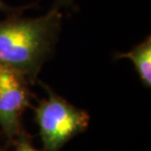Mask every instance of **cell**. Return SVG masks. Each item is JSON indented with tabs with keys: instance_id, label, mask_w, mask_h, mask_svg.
Masks as SVG:
<instances>
[{
	"instance_id": "2",
	"label": "cell",
	"mask_w": 151,
	"mask_h": 151,
	"mask_svg": "<svg viewBox=\"0 0 151 151\" xmlns=\"http://www.w3.org/2000/svg\"><path fill=\"white\" fill-rule=\"evenodd\" d=\"M40 137L47 151H59L69 139L86 129L89 115L49 90L35 109Z\"/></svg>"
},
{
	"instance_id": "6",
	"label": "cell",
	"mask_w": 151,
	"mask_h": 151,
	"mask_svg": "<svg viewBox=\"0 0 151 151\" xmlns=\"http://www.w3.org/2000/svg\"><path fill=\"white\" fill-rule=\"evenodd\" d=\"M75 0H54L53 7H56L61 10V8H72L74 5Z\"/></svg>"
},
{
	"instance_id": "4",
	"label": "cell",
	"mask_w": 151,
	"mask_h": 151,
	"mask_svg": "<svg viewBox=\"0 0 151 151\" xmlns=\"http://www.w3.org/2000/svg\"><path fill=\"white\" fill-rule=\"evenodd\" d=\"M115 59H129L132 62L140 81L146 87L151 86V37L135 45L128 52L115 53Z\"/></svg>"
},
{
	"instance_id": "5",
	"label": "cell",
	"mask_w": 151,
	"mask_h": 151,
	"mask_svg": "<svg viewBox=\"0 0 151 151\" xmlns=\"http://www.w3.org/2000/svg\"><path fill=\"white\" fill-rule=\"evenodd\" d=\"M29 8V6H23V7H13V6L8 5L3 0H0V12H4L10 16V15H16L21 14L25 9Z\"/></svg>"
},
{
	"instance_id": "1",
	"label": "cell",
	"mask_w": 151,
	"mask_h": 151,
	"mask_svg": "<svg viewBox=\"0 0 151 151\" xmlns=\"http://www.w3.org/2000/svg\"><path fill=\"white\" fill-rule=\"evenodd\" d=\"M62 20L61 10L52 6L37 18L16 14L0 21V65L17 72L25 80L35 81L53 54Z\"/></svg>"
},
{
	"instance_id": "3",
	"label": "cell",
	"mask_w": 151,
	"mask_h": 151,
	"mask_svg": "<svg viewBox=\"0 0 151 151\" xmlns=\"http://www.w3.org/2000/svg\"><path fill=\"white\" fill-rule=\"evenodd\" d=\"M28 104L25 78L12 69L0 65V127L9 137L19 132L20 116Z\"/></svg>"
},
{
	"instance_id": "7",
	"label": "cell",
	"mask_w": 151,
	"mask_h": 151,
	"mask_svg": "<svg viewBox=\"0 0 151 151\" xmlns=\"http://www.w3.org/2000/svg\"><path fill=\"white\" fill-rule=\"evenodd\" d=\"M16 151H38V150L34 148L29 143L24 141V142H21L19 145H18Z\"/></svg>"
}]
</instances>
